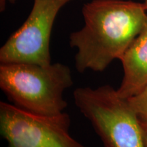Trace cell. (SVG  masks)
I'll use <instances>...</instances> for the list:
<instances>
[{
  "mask_svg": "<svg viewBox=\"0 0 147 147\" xmlns=\"http://www.w3.org/2000/svg\"><path fill=\"white\" fill-rule=\"evenodd\" d=\"M82 13L84 26L69 36V45L77 49L75 65L80 73L102 72L120 59L147 20L144 3L127 0H92Z\"/></svg>",
  "mask_w": 147,
  "mask_h": 147,
  "instance_id": "1",
  "label": "cell"
},
{
  "mask_svg": "<svg viewBox=\"0 0 147 147\" xmlns=\"http://www.w3.org/2000/svg\"><path fill=\"white\" fill-rule=\"evenodd\" d=\"M71 69L61 63L41 65L1 63L0 88L12 104L29 113L53 117L64 113V91L73 85Z\"/></svg>",
  "mask_w": 147,
  "mask_h": 147,
  "instance_id": "2",
  "label": "cell"
},
{
  "mask_svg": "<svg viewBox=\"0 0 147 147\" xmlns=\"http://www.w3.org/2000/svg\"><path fill=\"white\" fill-rule=\"evenodd\" d=\"M74 100L104 147H144L140 122L127 100L113 87H78Z\"/></svg>",
  "mask_w": 147,
  "mask_h": 147,
  "instance_id": "3",
  "label": "cell"
},
{
  "mask_svg": "<svg viewBox=\"0 0 147 147\" xmlns=\"http://www.w3.org/2000/svg\"><path fill=\"white\" fill-rule=\"evenodd\" d=\"M68 114L45 117L0 102V131L8 147H87L69 134Z\"/></svg>",
  "mask_w": 147,
  "mask_h": 147,
  "instance_id": "4",
  "label": "cell"
},
{
  "mask_svg": "<svg viewBox=\"0 0 147 147\" xmlns=\"http://www.w3.org/2000/svg\"><path fill=\"white\" fill-rule=\"evenodd\" d=\"M72 0H34L27 20L0 49V63H51L50 40L57 15Z\"/></svg>",
  "mask_w": 147,
  "mask_h": 147,
  "instance_id": "5",
  "label": "cell"
},
{
  "mask_svg": "<svg viewBox=\"0 0 147 147\" xmlns=\"http://www.w3.org/2000/svg\"><path fill=\"white\" fill-rule=\"evenodd\" d=\"M119 60L123 76L117 91L119 97L127 100L147 84V20L142 30Z\"/></svg>",
  "mask_w": 147,
  "mask_h": 147,
  "instance_id": "6",
  "label": "cell"
},
{
  "mask_svg": "<svg viewBox=\"0 0 147 147\" xmlns=\"http://www.w3.org/2000/svg\"><path fill=\"white\" fill-rule=\"evenodd\" d=\"M141 123L147 125V84L137 94L127 99Z\"/></svg>",
  "mask_w": 147,
  "mask_h": 147,
  "instance_id": "7",
  "label": "cell"
},
{
  "mask_svg": "<svg viewBox=\"0 0 147 147\" xmlns=\"http://www.w3.org/2000/svg\"><path fill=\"white\" fill-rule=\"evenodd\" d=\"M141 127H142V139L143 142H144V147H147V125L141 123Z\"/></svg>",
  "mask_w": 147,
  "mask_h": 147,
  "instance_id": "8",
  "label": "cell"
},
{
  "mask_svg": "<svg viewBox=\"0 0 147 147\" xmlns=\"http://www.w3.org/2000/svg\"><path fill=\"white\" fill-rule=\"evenodd\" d=\"M16 0H0V11L1 12H3L5 10V6H6V3H13L15 2Z\"/></svg>",
  "mask_w": 147,
  "mask_h": 147,
  "instance_id": "9",
  "label": "cell"
},
{
  "mask_svg": "<svg viewBox=\"0 0 147 147\" xmlns=\"http://www.w3.org/2000/svg\"><path fill=\"white\" fill-rule=\"evenodd\" d=\"M143 3H144L145 5H146V8H147V0H143Z\"/></svg>",
  "mask_w": 147,
  "mask_h": 147,
  "instance_id": "10",
  "label": "cell"
}]
</instances>
